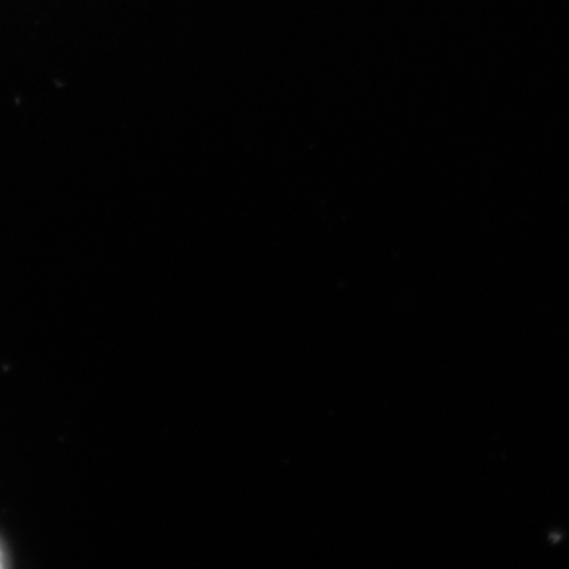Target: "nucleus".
<instances>
[{"label": "nucleus", "mask_w": 569, "mask_h": 569, "mask_svg": "<svg viewBox=\"0 0 569 569\" xmlns=\"http://www.w3.org/2000/svg\"><path fill=\"white\" fill-rule=\"evenodd\" d=\"M4 560H6L4 553H3L2 547H0V568H3L6 566Z\"/></svg>", "instance_id": "f257e3e1"}]
</instances>
